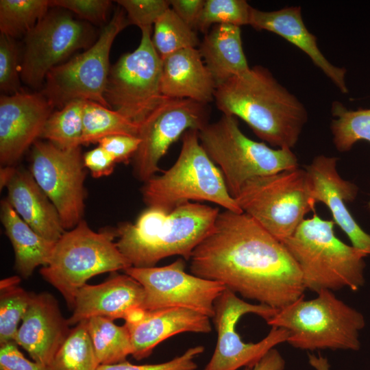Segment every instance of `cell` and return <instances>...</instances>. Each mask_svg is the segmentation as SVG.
Returning a JSON list of instances; mask_svg holds the SVG:
<instances>
[{"mask_svg": "<svg viewBox=\"0 0 370 370\" xmlns=\"http://www.w3.org/2000/svg\"><path fill=\"white\" fill-rule=\"evenodd\" d=\"M129 24L125 10L117 9L89 48L48 73L41 93L53 108H62L77 99L109 108L104 95L110 70V51L116 36Z\"/></svg>", "mask_w": 370, "mask_h": 370, "instance_id": "cell-10", "label": "cell"}, {"mask_svg": "<svg viewBox=\"0 0 370 370\" xmlns=\"http://www.w3.org/2000/svg\"><path fill=\"white\" fill-rule=\"evenodd\" d=\"M1 370H49L47 365L27 359L14 342L0 345Z\"/></svg>", "mask_w": 370, "mask_h": 370, "instance_id": "cell-41", "label": "cell"}, {"mask_svg": "<svg viewBox=\"0 0 370 370\" xmlns=\"http://www.w3.org/2000/svg\"><path fill=\"white\" fill-rule=\"evenodd\" d=\"M190 270L277 310L304 297L306 290L284 245L245 212H219L211 232L193 251Z\"/></svg>", "mask_w": 370, "mask_h": 370, "instance_id": "cell-1", "label": "cell"}, {"mask_svg": "<svg viewBox=\"0 0 370 370\" xmlns=\"http://www.w3.org/2000/svg\"><path fill=\"white\" fill-rule=\"evenodd\" d=\"M93 38V29L88 22L74 19L61 8L49 12L25 36L22 80L38 88L53 68L73 52L89 48Z\"/></svg>", "mask_w": 370, "mask_h": 370, "instance_id": "cell-14", "label": "cell"}, {"mask_svg": "<svg viewBox=\"0 0 370 370\" xmlns=\"http://www.w3.org/2000/svg\"><path fill=\"white\" fill-rule=\"evenodd\" d=\"M334 225L333 220L314 213L282 241L299 267L306 290L317 293L347 288L357 291L365 284L368 255L341 241Z\"/></svg>", "mask_w": 370, "mask_h": 370, "instance_id": "cell-4", "label": "cell"}, {"mask_svg": "<svg viewBox=\"0 0 370 370\" xmlns=\"http://www.w3.org/2000/svg\"><path fill=\"white\" fill-rule=\"evenodd\" d=\"M116 2L125 10L129 23L138 26L140 30L151 27L171 8L168 0H118Z\"/></svg>", "mask_w": 370, "mask_h": 370, "instance_id": "cell-37", "label": "cell"}, {"mask_svg": "<svg viewBox=\"0 0 370 370\" xmlns=\"http://www.w3.org/2000/svg\"><path fill=\"white\" fill-rule=\"evenodd\" d=\"M49 0H1V34L25 36L48 13Z\"/></svg>", "mask_w": 370, "mask_h": 370, "instance_id": "cell-33", "label": "cell"}, {"mask_svg": "<svg viewBox=\"0 0 370 370\" xmlns=\"http://www.w3.org/2000/svg\"><path fill=\"white\" fill-rule=\"evenodd\" d=\"M85 168L80 147L63 149L38 140L32 145L29 172L56 208L65 230L83 219Z\"/></svg>", "mask_w": 370, "mask_h": 370, "instance_id": "cell-13", "label": "cell"}, {"mask_svg": "<svg viewBox=\"0 0 370 370\" xmlns=\"http://www.w3.org/2000/svg\"><path fill=\"white\" fill-rule=\"evenodd\" d=\"M208 115L207 104L164 97L138 125L140 143L132 158L135 177L143 182L153 177L170 146L187 130L204 127Z\"/></svg>", "mask_w": 370, "mask_h": 370, "instance_id": "cell-15", "label": "cell"}, {"mask_svg": "<svg viewBox=\"0 0 370 370\" xmlns=\"http://www.w3.org/2000/svg\"><path fill=\"white\" fill-rule=\"evenodd\" d=\"M138 127V125L110 108L85 101L82 145L98 143L103 138L115 135L137 136Z\"/></svg>", "mask_w": 370, "mask_h": 370, "instance_id": "cell-28", "label": "cell"}, {"mask_svg": "<svg viewBox=\"0 0 370 370\" xmlns=\"http://www.w3.org/2000/svg\"><path fill=\"white\" fill-rule=\"evenodd\" d=\"M144 299V288L138 281L126 273H114L101 284H86L79 289L68 321L73 325L93 317L125 320L143 308Z\"/></svg>", "mask_w": 370, "mask_h": 370, "instance_id": "cell-21", "label": "cell"}, {"mask_svg": "<svg viewBox=\"0 0 370 370\" xmlns=\"http://www.w3.org/2000/svg\"><path fill=\"white\" fill-rule=\"evenodd\" d=\"M21 66L18 49L14 38L0 36V90L13 95L23 92L20 84Z\"/></svg>", "mask_w": 370, "mask_h": 370, "instance_id": "cell-36", "label": "cell"}, {"mask_svg": "<svg viewBox=\"0 0 370 370\" xmlns=\"http://www.w3.org/2000/svg\"><path fill=\"white\" fill-rule=\"evenodd\" d=\"M183 258L163 267L124 270L143 287V308L154 310L184 308L213 317L214 302L226 288L221 282L206 280L185 271Z\"/></svg>", "mask_w": 370, "mask_h": 370, "instance_id": "cell-16", "label": "cell"}, {"mask_svg": "<svg viewBox=\"0 0 370 370\" xmlns=\"http://www.w3.org/2000/svg\"><path fill=\"white\" fill-rule=\"evenodd\" d=\"M21 279L14 275L0 282V345L14 342L28 308L32 293L19 286Z\"/></svg>", "mask_w": 370, "mask_h": 370, "instance_id": "cell-32", "label": "cell"}, {"mask_svg": "<svg viewBox=\"0 0 370 370\" xmlns=\"http://www.w3.org/2000/svg\"><path fill=\"white\" fill-rule=\"evenodd\" d=\"M338 158L319 155L306 166L312 196L316 203L325 205L333 221L347 236L354 247L370 255V234L358 225L347 207L355 200L358 186L343 179L338 173Z\"/></svg>", "mask_w": 370, "mask_h": 370, "instance_id": "cell-18", "label": "cell"}, {"mask_svg": "<svg viewBox=\"0 0 370 370\" xmlns=\"http://www.w3.org/2000/svg\"><path fill=\"white\" fill-rule=\"evenodd\" d=\"M85 101L80 99L70 101L59 110L51 113L40 138L47 139L63 149L80 147Z\"/></svg>", "mask_w": 370, "mask_h": 370, "instance_id": "cell-30", "label": "cell"}, {"mask_svg": "<svg viewBox=\"0 0 370 370\" xmlns=\"http://www.w3.org/2000/svg\"><path fill=\"white\" fill-rule=\"evenodd\" d=\"M88 334L99 365H112L126 360L132 354L127 329L113 320L93 317L87 319Z\"/></svg>", "mask_w": 370, "mask_h": 370, "instance_id": "cell-27", "label": "cell"}, {"mask_svg": "<svg viewBox=\"0 0 370 370\" xmlns=\"http://www.w3.org/2000/svg\"><path fill=\"white\" fill-rule=\"evenodd\" d=\"M97 360L88 334L87 320L78 323L47 365L49 370H97Z\"/></svg>", "mask_w": 370, "mask_h": 370, "instance_id": "cell-31", "label": "cell"}, {"mask_svg": "<svg viewBox=\"0 0 370 370\" xmlns=\"http://www.w3.org/2000/svg\"><path fill=\"white\" fill-rule=\"evenodd\" d=\"M182 142L180 153L173 166L144 182L141 193L148 208L169 212L179 205L197 201L243 212L230 194L221 170L201 146L199 131L187 130Z\"/></svg>", "mask_w": 370, "mask_h": 370, "instance_id": "cell-5", "label": "cell"}, {"mask_svg": "<svg viewBox=\"0 0 370 370\" xmlns=\"http://www.w3.org/2000/svg\"><path fill=\"white\" fill-rule=\"evenodd\" d=\"M256 30H266L282 37L304 52L342 93L349 92L346 69L332 64L319 49L317 37L306 27L299 6L265 12L251 8L249 23Z\"/></svg>", "mask_w": 370, "mask_h": 370, "instance_id": "cell-22", "label": "cell"}, {"mask_svg": "<svg viewBox=\"0 0 370 370\" xmlns=\"http://www.w3.org/2000/svg\"><path fill=\"white\" fill-rule=\"evenodd\" d=\"M83 160L85 167L95 178L110 175L116 164L113 158L100 146L84 153Z\"/></svg>", "mask_w": 370, "mask_h": 370, "instance_id": "cell-42", "label": "cell"}, {"mask_svg": "<svg viewBox=\"0 0 370 370\" xmlns=\"http://www.w3.org/2000/svg\"><path fill=\"white\" fill-rule=\"evenodd\" d=\"M162 60L151 27L141 29L138 47L110 67L104 97L108 107L139 125L165 97L161 92Z\"/></svg>", "mask_w": 370, "mask_h": 370, "instance_id": "cell-11", "label": "cell"}, {"mask_svg": "<svg viewBox=\"0 0 370 370\" xmlns=\"http://www.w3.org/2000/svg\"><path fill=\"white\" fill-rule=\"evenodd\" d=\"M116 236V231L96 232L82 219L55 243L49 262L40 273L62 294L70 309H73L79 289L89 279L132 267L119 251Z\"/></svg>", "mask_w": 370, "mask_h": 370, "instance_id": "cell-7", "label": "cell"}, {"mask_svg": "<svg viewBox=\"0 0 370 370\" xmlns=\"http://www.w3.org/2000/svg\"><path fill=\"white\" fill-rule=\"evenodd\" d=\"M317 297H304L278 310L267 323L289 332L287 343L302 350L360 348L359 334L365 325L363 314L339 299L330 290Z\"/></svg>", "mask_w": 370, "mask_h": 370, "instance_id": "cell-6", "label": "cell"}, {"mask_svg": "<svg viewBox=\"0 0 370 370\" xmlns=\"http://www.w3.org/2000/svg\"><path fill=\"white\" fill-rule=\"evenodd\" d=\"M140 140L137 136L115 135L101 139L99 146L105 149L116 163H128L137 151Z\"/></svg>", "mask_w": 370, "mask_h": 370, "instance_id": "cell-40", "label": "cell"}, {"mask_svg": "<svg viewBox=\"0 0 370 370\" xmlns=\"http://www.w3.org/2000/svg\"><path fill=\"white\" fill-rule=\"evenodd\" d=\"M331 112L333 119L330 130L334 145L338 151L347 152L360 140L370 143V108L348 110L340 101H334ZM367 209L370 213V199Z\"/></svg>", "mask_w": 370, "mask_h": 370, "instance_id": "cell-29", "label": "cell"}, {"mask_svg": "<svg viewBox=\"0 0 370 370\" xmlns=\"http://www.w3.org/2000/svg\"><path fill=\"white\" fill-rule=\"evenodd\" d=\"M210 317L184 308H166L154 310L138 308L125 320L130 334L132 357L142 360L166 339L183 332L208 334L212 327Z\"/></svg>", "mask_w": 370, "mask_h": 370, "instance_id": "cell-19", "label": "cell"}, {"mask_svg": "<svg viewBox=\"0 0 370 370\" xmlns=\"http://www.w3.org/2000/svg\"><path fill=\"white\" fill-rule=\"evenodd\" d=\"M285 360L275 348L269 350L256 365L244 370H284Z\"/></svg>", "mask_w": 370, "mask_h": 370, "instance_id": "cell-44", "label": "cell"}, {"mask_svg": "<svg viewBox=\"0 0 370 370\" xmlns=\"http://www.w3.org/2000/svg\"><path fill=\"white\" fill-rule=\"evenodd\" d=\"M16 168L14 166H1L0 169V189L2 190L7 185L14 176Z\"/></svg>", "mask_w": 370, "mask_h": 370, "instance_id": "cell-46", "label": "cell"}, {"mask_svg": "<svg viewBox=\"0 0 370 370\" xmlns=\"http://www.w3.org/2000/svg\"><path fill=\"white\" fill-rule=\"evenodd\" d=\"M235 199L243 212L280 242L295 232L317 204L306 170L299 167L249 180Z\"/></svg>", "mask_w": 370, "mask_h": 370, "instance_id": "cell-9", "label": "cell"}, {"mask_svg": "<svg viewBox=\"0 0 370 370\" xmlns=\"http://www.w3.org/2000/svg\"><path fill=\"white\" fill-rule=\"evenodd\" d=\"M198 49L217 86L250 68L243 49L240 27L214 25Z\"/></svg>", "mask_w": 370, "mask_h": 370, "instance_id": "cell-25", "label": "cell"}, {"mask_svg": "<svg viewBox=\"0 0 370 370\" xmlns=\"http://www.w3.org/2000/svg\"><path fill=\"white\" fill-rule=\"evenodd\" d=\"M151 40L161 59L182 49L196 48L200 44L195 29L171 8L154 23Z\"/></svg>", "mask_w": 370, "mask_h": 370, "instance_id": "cell-34", "label": "cell"}, {"mask_svg": "<svg viewBox=\"0 0 370 370\" xmlns=\"http://www.w3.org/2000/svg\"><path fill=\"white\" fill-rule=\"evenodd\" d=\"M53 106L41 93L21 92L0 97V163L14 166L40 138Z\"/></svg>", "mask_w": 370, "mask_h": 370, "instance_id": "cell-17", "label": "cell"}, {"mask_svg": "<svg viewBox=\"0 0 370 370\" xmlns=\"http://www.w3.org/2000/svg\"><path fill=\"white\" fill-rule=\"evenodd\" d=\"M204 0H171V8L189 27L197 29Z\"/></svg>", "mask_w": 370, "mask_h": 370, "instance_id": "cell-43", "label": "cell"}, {"mask_svg": "<svg viewBox=\"0 0 370 370\" xmlns=\"http://www.w3.org/2000/svg\"><path fill=\"white\" fill-rule=\"evenodd\" d=\"M201 146L220 169L231 196L235 199L252 178L299 167L291 149H273L253 140L241 130L237 118L222 114L199 131Z\"/></svg>", "mask_w": 370, "mask_h": 370, "instance_id": "cell-8", "label": "cell"}, {"mask_svg": "<svg viewBox=\"0 0 370 370\" xmlns=\"http://www.w3.org/2000/svg\"><path fill=\"white\" fill-rule=\"evenodd\" d=\"M219 212V208L196 202L182 204L169 212L147 208L134 223L119 225L116 245L134 267H153L172 256L188 260Z\"/></svg>", "mask_w": 370, "mask_h": 370, "instance_id": "cell-3", "label": "cell"}, {"mask_svg": "<svg viewBox=\"0 0 370 370\" xmlns=\"http://www.w3.org/2000/svg\"><path fill=\"white\" fill-rule=\"evenodd\" d=\"M161 60L160 87L164 97L204 104L214 100L217 84L198 49H182Z\"/></svg>", "mask_w": 370, "mask_h": 370, "instance_id": "cell-23", "label": "cell"}, {"mask_svg": "<svg viewBox=\"0 0 370 370\" xmlns=\"http://www.w3.org/2000/svg\"><path fill=\"white\" fill-rule=\"evenodd\" d=\"M50 7L69 10L88 22L99 25L106 22L112 5L109 0H50Z\"/></svg>", "mask_w": 370, "mask_h": 370, "instance_id": "cell-39", "label": "cell"}, {"mask_svg": "<svg viewBox=\"0 0 370 370\" xmlns=\"http://www.w3.org/2000/svg\"><path fill=\"white\" fill-rule=\"evenodd\" d=\"M15 343L34 361L48 365L71 329L60 311L58 301L49 293H32Z\"/></svg>", "mask_w": 370, "mask_h": 370, "instance_id": "cell-20", "label": "cell"}, {"mask_svg": "<svg viewBox=\"0 0 370 370\" xmlns=\"http://www.w3.org/2000/svg\"><path fill=\"white\" fill-rule=\"evenodd\" d=\"M204 351L197 345L188 349L184 354L171 360L149 365H133L127 360L112 365H100L97 370H195L197 365L194 359Z\"/></svg>", "mask_w": 370, "mask_h": 370, "instance_id": "cell-38", "label": "cell"}, {"mask_svg": "<svg viewBox=\"0 0 370 370\" xmlns=\"http://www.w3.org/2000/svg\"><path fill=\"white\" fill-rule=\"evenodd\" d=\"M6 188V199L21 219L43 238L57 242L66 230L56 208L32 173L16 169Z\"/></svg>", "mask_w": 370, "mask_h": 370, "instance_id": "cell-24", "label": "cell"}, {"mask_svg": "<svg viewBox=\"0 0 370 370\" xmlns=\"http://www.w3.org/2000/svg\"><path fill=\"white\" fill-rule=\"evenodd\" d=\"M251 8L245 0H206L197 29L207 33L212 25H249Z\"/></svg>", "mask_w": 370, "mask_h": 370, "instance_id": "cell-35", "label": "cell"}, {"mask_svg": "<svg viewBox=\"0 0 370 370\" xmlns=\"http://www.w3.org/2000/svg\"><path fill=\"white\" fill-rule=\"evenodd\" d=\"M214 100L223 114L241 119L278 149L293 148L308 118L298 98L260 65L217 85Z\"/></svg>", "mask_w": 370, "mask_h": 370, "instance_id": "cell-2", "label": "cell"}, {"mask_svg": "<svg viewBox=\"0 0 370 370\" xmlns=\"http://www.w3.org/2000/svg\"><path fill=\"white\" fill-rule=\"evenodd\" d=\"M1 221L14 249L15 269L22 277L29 278L36 267L49 263L56 242L36 233L6 199L1 201Z\"/></svg>", "mask_w": 370, "mask_h": 370, "instance_id": "cell-26", "label": "cell"}, {"mask_svg": "<svg viewBox=\"0 0 370 370\" xmlns=\"http://www.w3.org/2000/svg\"><path fill=\"white\" fill-rule=\"evenodd\" d=\"M308 362L315 370H330L328 359L322 356L308 354Z\"/></svg>", "mask_w": 370, "mask_h": 370, "instance_id": "cell-45", "label": "cell"}, {"mask_svg": "<svg viewBox=\"0 0 370 370\" xmlns=\"http://www.w3.org/2000/svg\"><path fill=\"white\" fill-rule=\"evenodd\" d=\"M213 322L217 332L214 352L202 370H238L256 365L269 350L287 342L289 332L272 327L268 334L257 343H245L236 331L240 319L255 314L267 321L278 311L262 304L247 302L227 288L216 299Z\"/></svg>", "mask_w": 370, "mask_h": 370, "instance_id": "cell-12", "label": "cell"}]
</instances>
